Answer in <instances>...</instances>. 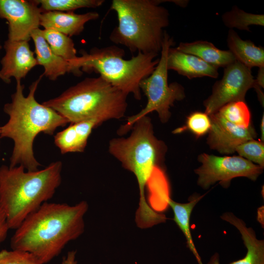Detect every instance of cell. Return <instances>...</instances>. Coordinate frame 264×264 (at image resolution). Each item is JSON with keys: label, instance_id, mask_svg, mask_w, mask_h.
<instances>
[{"label": "cell", "instance_id": "ffe728a7", "mask_svg": "<svg viewBox=\"0 0 264 264\" xmlns=\"http://www.w3.org/2000/svg\"><path fill=\"white\" fill-rule=\"evenodd\" d=\"M227 44L236 61L250 69L264 67L263 47L256 46L251 41L242 39L233 29L228 32Z\"/></svg>", "mask_w": 264, "mask_h": 264}, {"label": "cell", "instance_id": "d6986e66", "mask_svg": "<svg viewBox=\"0 0 264 264\" xmlns=\"http://www.w3.org/2000/svg\"><path fill=\"white\" fill-rule=\"evenodd\" d=\"M176 48L182 52L195 55L217 68L225 67L236 61L229 50L220 49L206 41L181 42Z\"/></svg>", "mask_w": 264, "mask_h": 264}, {"label": "cell", "instance_id": "e0dca14e", "mask_svg": "<svg viewBox=\"0 0 264 264\" xmlns=\"http://www.w3.org/2000/svg\"><path fill=\"white\" fill-rule=\"evenodd\" d=\"M31 39L35 45L37 65L44 67L43 75L50 80L55 81L66 73L71 72L69 63L52 51L43 36L42 29L38 28L34 30Z\"/></svg>", "mask_w": 264, "mask_h": 264}, {"label": "cell", "instance_id": "ac0fdd59", "mask_svg": "<svg viewBox=\"0 0 264 264\" xmlns=\"http://www.w3.org/2000/svg\"><path fill=\"white\" fill-rule=\"evenodd\" d=\"M93 129V123L88 120L70 124L67 128L56 134L55 144L62 154L83 152Z\"/></svg>", "mask_w": 264, "mask_h": 264}, {"label": "cell", "instance_id": "3957f363", "mask_svg": "<svg viewBox=\"0 0 264 264\" xmlns=\"http://www.w3.org/2000/svg\"><path fill=\"white\" fill-rule=\"evenodd\" d=\"M132 129L128 137L111 139L109 151L124 168L135 176L140 196L135 221L139 227L148 228L157 224L162 219L161 214L149 205L145 190L154 168L160 167L163 160L166 146L154 136L149 117L145 116L137 120Z\"/></svg>", "mask_w": 264, "mask_h": 264}, {"label": "cell", "instance_id": "4dcf8cb0", "mask_svg": "<svg viewBox=\"0 0 264 264\" xmlns=\"http://www.w3.org/2000/svg\"><path fill=\"white\" fill-rule=\"evenodd\" d=\"M76 251L71 250L69 251L66 257L63 259L61 264H77L76 260Z\"/></svg>", "mask_w": 264, "mask_h": 264}, {"label": "cell", "instance_id": "603a6c76", "mask_svg": "<svg viewBox=\"0 0 264 264\" xmlns=\"http://www.w3.org/2000/svg\"><path fill=\"white\" fill-rule=\"evenodd\" d=\"M43 36L52 51L58 56L70 62L77 58V51L71 38L52 29L42 30Z\"/></svg>", "mask_w": 264, "mask_h": 264}, {"label": "cell", "instance_id": "f546056e", "mask_svg": "<svg viewBox=\"0 0 264 264\" xmlns=\"http://www.w3.org/2000/svg\"><path fill=\"white\" fill-rule=\"evenodd\" d=\"M9 229L5 214L0 203V247L6 239Z\"/></svg>", "mask_w": 264, "mask_h": 264}, {"label": "cell", "instance_id": "52a82bcc", "mask_svg": "<svg viewBox=\"0 0 264 264\" xmlns=\"http://www.w3.org/2000/svg\"><path fill=\"white\" fill-rule=\"evenodd\" d=\"M80 56L70 64L71 73L80 75L82 71L94 72L111 85L126 94L141 99L140 82L154 71L159 59L156 54L138 52L131 59L123 58L124 50L115 45L93 48L88 52L81 50Z\"/></svg>", "mask_w": 264, "mask_h": 264}, {"label": "cell", "instance_id": "30bf717a", "mask_svg": "<svg viewBox=\"0 0 264 264\" xmlns=\"http://www.w3.org/2000/svg\"><path fill=\"white\" fill-rule=\"evenodd\" d=\"M257 87L251 69L236 61L224 67L222 77L214 84L211 94L203 102L205 112L210 116L227 104L244 101L247 91Z\"/></svg>", "mask_w": 264, "mask_h": 264}, {"label": "cell", "instance_id": "d4e9b609", "mask_svg": "<svg viewBox=\"0 0 264 264\" xmlns=\"http://www.w3.org/2000/svg\"><path fill=\"white\" fill-rule=\"evenodd\" d=\"M216 112L227 121L239 127L247 128L250 126V111L244 101L229 103L222 106Z\"/></svg>", "mask_w": 264, "mask_h": 264}, {"label": "cell", "instance_id": "9c48e42d", "mask_svg": "<svg viewBox=\"0 0 264 264\" xmlns=\"http://www.w3.org/2000/svg\"><path fill=\"white\" fill-rule=\"evenodd\" d=\"M198 159L201 163L195 172L198 176V184L203 189L219 181L228 187L231 180L237 177H245L256 180L263 168L240 156H218L202 154Z\"/></svg>", "mask_w": 264, "mask_h": 264}, {"label": "cell", "instance_id": "4316f807", "mask_svg": "<svg viewBox=\"0 0 264 264\" xmlns=\"http://www.w3.org/2000/svg\"><path fill=\"white\" fill-rule=\"evenodd\" d=\"M211 127L210 116L205 112L195 111L191 113L187 118L186 125L176 129L174 133H180L189 130L197 137H199L209 132Z\"/></svg>", "mask_w": 264, "mask_h": 264}, {"label": "cell", "instance_id": "6da1fadb", "mask_svg": "<svg viewBox=\"0 0 264 264\" xmlns=\"http://www.w3.org/2000/svg\"><path fill=\"white\" fill-rule=\"evenodd\" d=\"M88 209L85 200L74 205L46 202L15 229L10 247L30 252L43 264L48 263L84 233Z\"/></svg>", "mask_w": 264, "mask_h": 264}, {"label": "cell", "instance_id": "e575fe53", "mask_svg": "<svg viewBox=\"0 0 264 264\" xmlns=\"http://www.w3.org/2000/svg\"><path fill=\"white\" fill-rule=\"evenodd\" d=\"M0 132H1V127H0Z\"/></svg>", "mask_w": 264, "mask_h": 264}, {"label": "cell", "instance_id": "5bb4252c", "mask_svg": "<svg viewBox=\"0 0 264 264\" xmlns=\"http://www.w3.org/2000/svg\"><path fill=\"white\" fill-rule=\"evenodd\" d=\"M220 218L238 230L247 249L244 258L230 264H264V242L257 238L254 230L247 227L243 220L232 213H224ZM207 264H220L219 254L215 253Z\"/></svg>", "mask_w": 264, "mask_h": 264}, {"label": "cell", "instance_id": "7a4b0ae2", "mask_svg": "<svg viewBox=\"0 0 264 264\" xmlns=\"http://www.w3.org/2000/svg\"><path fill=\"white\" fill-rule=\"evenodd\" d=\"M43 74L29 87L28 95L23 94L24 85L16 81V90L11 101L3 107L8 115V121L1 127L0 138H8L14 142L9 167L21 165L26 171L39 170L40 163L33 152L35 137L41 133L52 135L60 127H64L67 120L54 110L38 103L35 94Z\"/></svg>", "mask_w": 264, "mask_h": 264}, {"label": "cell", "instance_id": "cb8c5ba5", "mask_svg": "<svg viewBox=\"0 0 264 264\" xmlns=\"http://www.w3.org/2000/svg\"><path fill=\"white\" fill-rule=\"evenodd\" d=\"M221 19L224 24L230 29L235 28L250 31L251 25H264V14L247 13L236 5L233 6L230 11L223 14Z\"/></svg>", "mask_w": 264, "mask_h": 264}, {"label": "cell", "instance_id": "4fadbf2b", "mask_svg": "<svg viewBox=\"0 0 264 264\" xmlns=\"http://www.w3.org/2000/svg\"><path fill=\"white\" fill-rule=\"evenodd\" d=\"M27 41L4 42L5 54L0 61V73L6 84L14 77L16 81H21L28 72L37 65L34 53L31 50Z\"/></svg>", "mask_w": 264, "mask_h": 264}, {"label": "cell", "instance_id": "f1b7e54d", "mask_svg": "<svg viewBox=\"0 0 264 264\" xmlns=\"http://www.w3.org/2000/svg\"><path fill=\"white\" fill-rule=\"evenodd\" d=\"M0 264H43L28 251L3 249L0 251Z\"/></svg>", "mask_w": 264, "mask_h": 264}, {"label": "cell", "instance_id": "d6a6232c", "mask_svg": "<svg viewBox=\"0 0 264 264\" xmlns=\"http://www.w3.org/2000/svg\"><path fill=\"white\" fill-rule=\"evenodd\" d=\"M264 116L263 115L262 119L261 120V141H264Z\"/></svg>", "mask_w": 264, "mask_h": 264}, {"label": "cell", "instance_id": "1f68e13d", "mask_svg": "<svg viewBox=\"0 0 264 264\" xmlns=\"http://www.w3.org/2000/svg\"><path fill=\"white\" fill-rule=\"evenodd\" d=\"M264 67L259 68L257 78L255 79L256 85L264 88Z\"/></svg>", "mask_w": 264, "mask_h": 264}, {"label": "cell", "instance_id": "44dd1931", "mask_svg": "<svg viewBox=\"0 0 264 264\" xmlns=\"http://www.w3.org/2000/svg\"><path fill=\"white\" fill-rule=\"evenodd\" d=\"M203 197V196H193L189 199V202L185 203L176 202L170 198L167 202L168 205L173 210L174 221L184 234L188 247L199 264H202L192 239L190 228V219L193 208Z\"/></svg>", "mask_w": 264, "mask_h": 264}, {"label": "cell", "instance_id": "7c38bea8", "mask_svg": "<svg viewBox=\"0 0 264 264\" xmlns=\"http://www.w3.org/2000/svg\"><path fill=\"white\" fill-rule=\"evenodd\" d=\"M211 127L209 131L207 144L221 154H230L242 143L256 137L254 129L237 126L227 121L217 112L209 116Z\"/></svg>", "mask_w": 264, "mask_h": 264}, {"label": "cell", "instance_id": "836d02e7", "mask_svg": "<svg viewBox=\"0 0 264 264\" xmlns=\"http://www.w3.org/2000/svg\"><path fill=\"white\" fill-rule=\"evenodd\" d=\"M1 48V44H0V50ZM0 79H1L2 81H3L4 83H6L5 80L4 79L3 77L1 75L0 73Z\"/></svg>", "mask_w": 264, "mask_h": 264}, {"label": "cell", "instance_id": "7402d4cb", "mask_svg": "<svg viewBox=\"0 0 264 264\" xmlns=\"http://www.w3.org/2000/svg\"><path fill=\"white\" fill-rule=\"evenodd\" d=\"M146 188L148 191V199L154 210L160 211L168 205L170 197L168 182L164 171L160 167L154 168Z\"/></svg>", "mask_w": 264, "mask_h": 264}, {"label": "cell", "instance_id": "5b68a950", "mask_svg": "<svg viewBox=\"0 0 264 264\" xmlns=\"http://www.w3.org/2000/svg\"><path fill=\"white\" fill-rule=\"evenodd\" d=\"M160 0H113L111 9L117 16L118 25L110 39L131 52L160 53L164 28L169 24L167 9Z\"/></svg>", "mask_w": 264, "mask_h": 264}, {"label": "cell", "instance_id": "8fae6325", "mask_svg": "<svg viewBox=\"0 0 264 264\" xmlns=\"http://www.w3.org/2000/svg\"><path fill=\"white\" fill-rule=\"evenodd\" d=\"M42 12L36 0H0V18L7 22L8 40L29 41L32 32L39 28Z\"/></svg>", "mask_w": 264, "mask_h": 264}, {"label": "cell", "instance_id": "484cf974", "mask_svg": "<svg viewBox=\"0 0 264 264\" xmlns=\"http://www.w3.org/2000/svg\"><path fill=\"white\" fill-rule=\"evenodd\" d=\"M42 12H73L81 8H96L101 6L104 0H36Z\"/></svg>", "mask_w": 264, "mask_h": 264}, {"label": "cell", "instance_id": "9a60e30c", "mask_svg": "<svg viewBox=\"0 0 264 264\" xmlns=\"http://www.w3.org/2000/svg\"><path fill=\"white\" fill-rule=\"evenodd\" d=\"M99 14L89 12L76 14L73 12L45 11L40 16V25L71 37L80 34L88 22L98 19Z\"/></svg>", "mask_w": 264, "mask_h": 264}, {"label": "cell", "instance_id": "ba28073f", "mask_svg": "<svg viewBox=\"0 0 264 264\" xmlns=\"http://www.w3.org/2000/svg\"><path fill=\"white\" fill-rule=\"evenodd\" d=\"M174 41L166 31L160 51V57L153 72L140 83L139 87L147 98L145 107L137 114L129 117L127 123L118 130V133H126L134 123L149 113L156 111L162 123L168 121L171 116L170 109L176 101L185 97L184 88L177 83L168 82L167 55Z\"/></svg>", "mask_w": 264, "mask_h": 264}, {"label": "cell", "instance_id": "277c9868", "mask_svg": "<svg viewBox=\"0 0 264 264\" xmlns=\"http://www.w3.org/2000/svg\"><path fill=\"white\" fill-rule=\"evenodd\" d=\"M62 170L60 161L34 171L21 165L0 167V203L10 229H16L54 196L62 182Z\"/></svg>", "mask_w": 264, "mask_h": 264}, {"label": "cell", "instance_id": "2e32d148", "mask_svg": "<svg viewBox=\"0 0 264 264\" xmlns=\"http://www.w3.org/2000/svg\"><path fill=\"white\" fill-rule=\"evenodd\" d=\"M168 70H173L179 74L191 79L209 77L217 78L218 68L212 66L198 57L178 51L171 47L167 55Z\"/></svg>", "mask_w": 264, "mask_h": 264}, {"label": "cell", "instance_id": "d590c367", "mask_svg": "<svg viewBox=\"0 0 264 264\" xmlns=\"http://www.w3.org/2000/svg\"></svg>", "mask_w": 264, "mask_h": 264}, {"label": "cell", "instance_id": "83f0119b", "mask_svg": "<svg viewBox=\"0 0 264 264\" xmlns=\"http://www.w3.org/2000/svg\"><path fill=\"white\" fill-rule=\"evenodd\" d=\"M236 152L240 156L264 168V144L260 140L253 139L245 141L237 147Z\"/></svg>", "mask_w": 264, "mask_h": 264}, {"label": "cell", "instance_id": "8992f818", "mask_svg": "<svg viewBox=\"0 0 264 264\" xmlns=\"http://www.w3.org/2000/svg\"><path fill=\"white\" fill-rule=\"evenodd\" d=\"M127 95L99 76L86 78L42 104L70 124L93 118L104 122L124 116Z\"/></svg>", "mask_w": 264, "mask_h": 264}]
</instances>
